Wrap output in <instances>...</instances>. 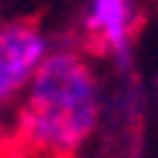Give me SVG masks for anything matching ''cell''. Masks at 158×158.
<instances>
[{"mask_svg": "<svg viewBox=\"0 0 158 158\" xmlns=\"http://www.w3.org/2000/svg\"><path fill=\"white\" fill-rule=\"evenodd\" d=\"M101 117V92L92 63L79 51L48 54L29 82L16 120L25 155L70 158L89 142Z\"/></svg>", "mask_w": 158, "mask_h": 158, "instance_id": "6da1fadb", "label": "cell"}, {"mask_svg": "<svg viewBox=\"0 0 158 158\" xmlns=\"http://www.w3.org/2000/svg\"><path fill=\"white\" fill-rule=\"evenodd\" d=\"M155 95H158V85H155Z\"/></svg>", "mask_w": 158, "mask_h": 158, "instance_id": "277c9868", "label": "cell"}, {"mask_svg": "<svg viewBox=\"0 0 158 158\" xmlns=\"http://www.w3.org/2000/svg\"><path fill=\"white\" fill-rule=\"evenodd\" d=\"M89 29L114 54H127V48H130V0H92Z\"/></svg>", "mask_w": 158, "mask_h": 158, "instance_id": "3957f363", "label": "cell"}, {"mask_svg": "<svg viewBox=\"0 0 158 158\" xmlns=\"http://www.w3.org/2000/svg\"><path fill=\"white\" fill-rule=\"evenodd\" d=\"M48 57V38L32 22H16L0 29V104L32 82L38 63Z\"/></svg>", "mask_w": 158, "mask_h": 158, "instance_id": "7a4b0ae2", "label": "cell"}]
</instances>
